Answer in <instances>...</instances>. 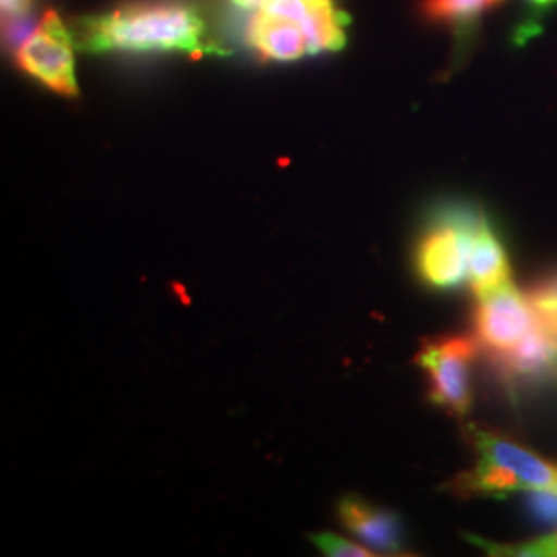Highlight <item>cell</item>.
Instances as JSON below:
<instances>
[{
	"label": "cell",
	"mask_w": 557,
	"mask_h": 557,
	"mask_svg": "<svg viewBox=\"0 0 557 557\" xmlns=\"http://www.w3.org/2000/svg\"><path fill=\"white\" fill-rule=\"evenodd\" d=\"M75 38L87 52H221L193 7L178 2H131L77 21Z\"/></svg>",
	"instance_id": "cell-1"
},
{
	"label": "cell",
	"mask_w": 557,
	"mask_h": 557,
	"mask_svg": "<svg viewBox=\"0 0 557 557\" xmlns=\"http://www.w3.org/2000/svg\"><path fill=\"white\" fill-rule=\"evenodd\" d=\"M347 23L337 0H262L248 21L246 44L260 59L292 62L341 50Z\"/></svg>",
	"instance_id": "cell-2"
},
{
	"label": "cell",
	"mask_w": 557,
	"mask_h": 557,
	"mask_svg": "<svg viewBox=\"0 0 557 557\" xmlns=\"http://www.w3.org/2000/svg\"><path fill=\"white\" fill-rule=\"evenodd\" d=\"M475 467L453 483L458 496L504 498L515 492H557V462L517 440L490 430H471Z\"/></svg>",
	"instance_id": "cell-3"
},
{
	"label": "cell",
	"mask_w": 557,
	"mask_h": 557,
	"mask_svg": "<svg viewBox=\"0 0 557 557\" xmlns=\"http://www.w3.org/2000/svg\"><path fill=\"white\" fill-rule=\"evenodd\" d=\"M473 209H448L432 223L419 242L418 271L423 283L436 289H453L469 278L471 236L478 223Z\"/></svg>",
	"instance_id": "cell-4"
},
{
	"label": "cell",
	"mask_w": 557,
	"mask_h": 557,
	"mask_svg": "<svg viewBox=\"0 0 557 557\" xmlns=\"http://www.w3.org/2000/svg\"><path fill=\"white\" fill-rule=\"evenodd\" d=\"M15 64L62 98L79 96L73 36L54 11H46L40 23L21 41L15 50Z\"/></svg>",
	"instance_id": "cell-5"
},
{
	"label": "cell",
	"mask_w": 557,
	"mask_h": 557,
	"mask_svg": "<svg viewBox=\"0 0 557 557\" xmlns=\"http://www.w3.org/2000/svg\"><path fill=\"white\" fill-rule=\"evenodd\" d=\"M478 349V338L462 335L434 338L419 349L418 363L430 376V397L457 418L471 409V363Z\"/></svg>",
	"instance_id": "cell-6"
},
{
	"label": "cell",
	"mask_w": 557,
	"mask_h": 557,
	"mask_svg": "<svg viewBox=\"0 0 557 557\" xmlns=\"http://www.w3.org/2000/svg\"><path fill=\"white\" fill-rule=\"evenodd\" d=\"M475 331L479 345L494 354L499 363L535 333V317L529 296L512 281L478 296Z\"/></svg>",
	"instance_id": "cell-7"
},
{
	"label": "cell",
	"mask_w": 557,
	"mask_h": 557,
	"mask_svg": "<svg viewBox=\"0 0 557 557\" xmlns=\"http://www.w3.org/2000/svg\"><path fill=\"white\" fill-rule=\"evenodd\" d=\"M341 524L359 539L366 547L384 556H403V524L397 515L379 508L358 496H347L338 502Z\"/></svg>",
	"instance_id": "cell-8"
},
{
	"label": "cell",
	"mask_w": 557,
	"mask_h": 557,
	"mask_svg": "<svg viewBox=\"0 0 557 557\" xmlns=\"http://www.w3.org/2000/svg\"><path fill=\"white\" fill-rule=\"evenodd\" d=\"M469 285L475 296H483L499 285L512 281L506 248L502 246L492 223L481 213L473 227L469 250Z\"/></svg>",
	"instance_id": "cell-9"
},
{
	"label": "cell",
	"mask_w": 557,
	"mask_h": 557,
	"mask_svg": "<svg viewBox=\"0 0 557 557\" xmlns=\"http://www.w3.org/2000/svg\"><path fill=\"white\" fill-rule=\"evenodd\" d=\"M527 296L533 308L535 329L557 361V273L539 281Z\"/></svg>",
	"instance_id": "cell-10"
},
{
	"label": "cell",
	"mask_w": 557,
	"mask_h": 557,
	"mask_svg": "<svg viewBox=\"0 0 557 557\" xmlns=\"http://www.w3.org/2000/svg\"><path fill=\"white\" fill-rule=\"evenodd\" d=\"M506 0H421L423 20L462 25L496 9Z\"/></svg>",
	"instance_id": "cell-11"
},
{
	"label": "cell",
	"mask_w": 557,
	"mask_h": 557,
	"mask_svg": "<svg viewBox=\"0 0 557 557\" xmlns=\"http://www.w3.org/2000/svg\"><path fill=\"white\" fill-rule=\"evenodd\" d=\"M469 541L479 545L481 549H485L490 556L557 557V531L545 537L524 541V543H506V545H498L479 537H469Z\"/></svg>",
	"instance_id": "cell-12"
},
{
	"label": "cell",
	"mask_w": 557,
	"mask_h": 557,
	"mask_svg": "<svg viewBox=\"0 0 557 557\" xmlns=\"http://www.w3.org/2000/svg\"><path fill=\"white\" fill-rule=\"evenodd\" d=\"M312 543L319 547L324 556L331 557H370L379 556L374 549L366 547L363 543H354L349 539L341 537L335 533H317L312 535Z\"/></svg>",
	"instance_id": "cell-13"
},
{
	"label": "cell",
	"mask_w": 557,
	"mask_h": 557,
	"mask_svg": "<svg viewBox=\"0 0 557 557\" xmlns=\"http://www.w3.org/2000/svg\"><path fill=\"white\" fill-rule=\"evenodd\" d=\"M527 506L541 522L557 524V492H529Z\"/></svg>",
	"instance_id": "cell-14"
},
{
	"label": "cell",
	"mask_w": 557,
	"mask_h": 557,
	"mask_svg": "<svg viewBox=\"0 0 557 557\" xmlns=\"http://www.w3.org/2000/svg\"><path fill=\"white\" fill-rule=\"evenodd\" d=\"M32 7H34V0H0L4 23L25 21V17H29L32 13Z\"/></svg>",
	"instance_id": "cell-15"
},
{
	"label": "cell",
	"mask_w": 557,
	"mask_h": 557,
	"mask_svg": "<svg viewBox=\"0 0 557 557\" xmlns=\"http://www.w3.org/2000/svg\"><path fill=\"white\" fill-rule=\"evenodd\" d=\"M227 2L238 11H250V13H255L262 4V0H227Z\"/></svg>",
	"instance_id": "cell-16"
},
{
	"label": "cell",
	"mask_w": 557,
	"mask_h": 557,
	"mask_svg": "<svg viewBox=\"0 0 557 557\" xmlns=\"http://www.w3.org/2000/svg\"><path fill=\"white\" fill-rule=\"evenodd\" d=\"M531 4H535L539 9H545V7H552V4H557V0H529Z\"/></svg>",
	"instance_id": "cell-17"
}]
</instances>
